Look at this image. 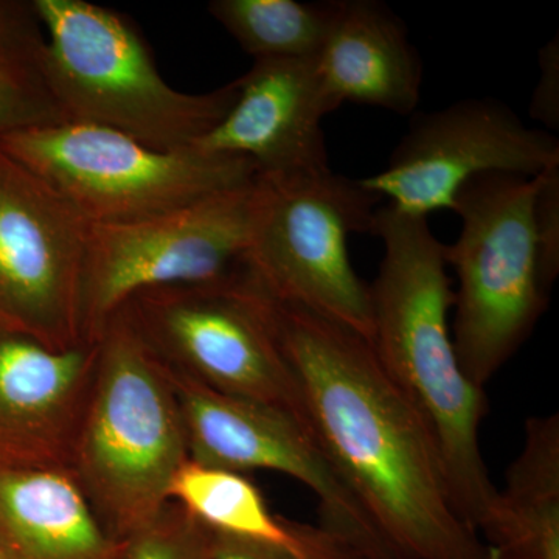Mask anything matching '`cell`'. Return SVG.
<instances>
[{
    "mask_svg": "<svg viewBox=\"0 0 559 559\" xmlns=\"http://www.w3.org/2000/svg\"><path fill=\"white\" fill-rule=\"evenodd\" d=\"M271 311L312 436L390 559H495L459 516L432 436L370 342L304 308L271 299Z\"/></svg>",
    "mask_w": 559,
    "mask_h": 559,
    "instance_id": "6da1fadb",
    "label": "cell"
},
{
    "mask_svg": "<svg viewBox=\"0 0 559 559\" xmlns=\"http://www.w3.org/2000/svg\"><path fill=\"white\" fill-rule=\"evenodd\" d=\"M370 234L384 242L370 285L371 349L432 436L459 516L479 533L498 495L480 450L488 406L484 389L463 373L452 344L448 312L454 290L444 245L428 219L389 204L374 212Z\"/></svg>",
    "mask_w": 559,
    "mask_h": 559,
    "instance_id": "7a4b0ae2",
    "label": "cell"
},
{
    "mask_svg": "<svg viewBox=\"0 0 559 559\" xmlns=\"http://www.w3.org/2000/svg\"><path fill=\"white\" fill-rule=\"evenodd\" d=\"M189 460L167 367L117 311L98 337L69 471L103 527L128 543L171 502L173 479Z\"/></svg>",
    "mask_w": 559,
    "mask_h": 559,
    "instance_id": "3957f363",
    "label": "cell"
},
{
    "mask_svg": "<svg viewBox=\"0 0 559 559\" xmlns=\"http://www.w3.org/2000/svg\"><path fill=\"white\" fill-rule=\"evenodd\" d=\"M44 73L66 121L97 124L160 151L191 148L237 100L235 81L186 94L162 79L148 43L120 11L86 0H32Z\"/></svg>",
    "mask_w": 559,
    "mask_h": 559,
    "instance_id": "277c9868",
    "label": "cell"
},
{
    "mask_svg": "<svg viewBox=\"0 0 559 559\" xmlns=\"http://www.w3.org/2000/svg\"><path fill=\"white\" fill-rule=\"evenodd\" d=\"M539 182L540 176L489 173L459 193L462 231L454 245H444V260L459 280L451 336L463 373L481 389L549 305L533 229Z\"/></svg>",
    "mask_w": 559,
    "mask_h": 559,
    "instance_id": "5b68a950",
    "label": "cell"
},
{
    "mask_svg": "<svg viewBox=\"0 0 559 559\" xmlns=\"http://www.w3.org/2000/svg\"><path fill=\"white\" fill-rule=\"evenodd\" d=\"M381 198L333 171L257 175L250 277L272 300L304 308L370 342V285L348 253L370 234Z\"/></svg>",
    "mask_w": 559,
    "mask_h": 559,
    "instance_id": "8992f818",
    "label": "cell"
},
{
    "mask_svg": "<svg viewBox=\"0 0 559 559\" xmlns=\"http://www.w3.org/2000/svg\"><path fill=\"white\" fill-rule=\"evenodd\" d=\"M0 148L46 180L91 224L150 218L259 175L245 157L154 150L119 131L76 121L7 132Z\"/></svg>",
    "mask_w": 559,
    "mask_h": 559,
    "instance_id": "52a82bcc",
    "label": "cell"
},
{
    "mask_svg": "<svg viewBox=\"0 0 559 559\" xmlns=\"http://www.w3.org/2000/svg\"><path fill=\"white\" fill-rule=\"evenodd\" d=\"M119 311L168 369L216 392L288 412L310 428L275 336L271 297L250 274L145 289Z\"/></svg>",
    "mask_w": 559,
    "mask_h": 559,
    "instance_id": "ba28073f",
    "label": "cell"
},
{
    "mask_svg": "<svg viewBox=\"0 0 559 559\" xmlns=\"http://www.w3.org/2000/svg\"><path fill=\"white\" fill-rule=\"evenodd\" d=\"M255 179L150 218L91 224L84 341L97 342L108 320L142 290L249 275Z\"/></svg>",
    "mask_w": 559,
    "mask_h": 559,
    "instance_id": "9c48e42d",
    "label": "cell"
},
{
    "mask_svg": "<svg viewBox=\"0 0 559 559\" xmlns=\"http://www.w3.org/2000/svg\"><path fill=\"white\" fill-rule=\"evenodd\" d=\"M91 223L0 148V325L47 347L90 344L83 285Z\"/></svg>",
    "mask_w": 559,
    "mask_h": 559,
    "instance_id": "30bf717a",
    "label": "cell"
},
{
    "mask_svg": "<svg viewBox=\"0 0 559 559\" xmlns=\"http://www.w3.org/2000/svg\"><path fill=\"white\" fill-rule=\"evenodd\" d=\"M554 167L558 139L530 130L503 103L473 98L415 116L388 167L359 182L404 215L428 219L455 212L460 191L481 175L536 178Z\"/></svg>",
    "mask_w": 559,
    "mask_h": 559,
    "instance_id": "8fae6325",
    "label": "cell"
},
{
    "mask_svg": "<svg viewBox=\"0 0 559 559\" xmlns=\"http://www.w3.org/2000/svg\"><path fill=\"white\" fill-rule=\"evenodd\" d=\"M167 370L182 412L190 460L241 474L259 469L286 474L314 492L319 522L390 559L359 500L337 476L305 423L288 412L216 392Z\"/></svg>",
    "mask_w": 559,
    "mask_h": 559,
    "instance_id": "7c38bea8",
    "label": "cell"
},
{
    "mask_svg": "<svg viewBox=\"0 0 559 559\" xmlns=\"http://www.w3.org/2000/svg\"><path fill=\"white\" fill-rule=\"evenodd\" d=\"M97 358L0 325V471H69Z\"/></svg>",
    "mask_w": 559,
    "mask_h": 559,
    "instance_id": "4fadbf2b",
    "label": "cell"
},
{
    "mask_svg": "<svg viewBox=\"0 0 559 559\" xmlns=\"http://www.w3.org/2000/svg\"><path fill=\"white\" fill-rule=\"evenodd\" d=\"M237 100L191 148L249 159L259 175L331 170L316 60H255L235 80Z\"/></svg>",
    "mask_w": 559,
    "mask_h": 559,
    "instance_id": "5bb4252c",
    "label": "cell"
},
{
    "mask_svg": "<svg viewBox=\"0 0 559 559\" xmlns=\"http://www.w3.org/2000/svg\"><path fill=\"white\" fill-rule=\"evenodd\" d=\"M316 70L331 112L342 103L400 116L417 109L421 60L404 22L377 0H341Z\"/></svg>",
    "mask_w": 559,
    "mask_h": 559,
    "instance_id": "9a60e30c",
    "label": "cell"
},
{
    "mask_svg": "<svg viewBox=\"0 0 559 559\" xmlns=\"http://www.w3.org/2000/svg\"><path fill=\"white\" fill-rule=\"evenodd\" d=\"M0 547L10 559H124L68 469L0 471Z\"/></svg>",
    "mask_w": 559,
    "mask_h": 559,
    "instance_id": "2e32d148",
    "label": "cell"
},
{
    "mask_svg": "<svg viewBox=\"0 0 559 559\" xmlns=\"http://www.w3.org/2000/svg\"><path fill=\"white\" fill-rule=\"evenodd\" d=\"M495 559H559V418L525 423L521 454L479 535Z\"/></svg>",
    "mask_w": 559,
    "mask_h": 559,
    "instance_id": "e0dca14e",
    "label": "cell"
},
{
    "mask_svg": "<svg viewBox=\"0 0 559 559\" xmlns=\"http://www.w3.org/2000/svg\"><path fill=\"white\" fill-rule=\"evenodd\" d=\"M341 0H212L207 10L255 60H316Z\"/></svg>",
    "mask_w": 559,
    "mask_h": 559,
    "instance_id": "ac0fdd59",
    "label": "cell"
},
{
    "mask_svg": "<svg viewBox=\"0 0 559 559\" xmlns=\"http://www.w3.org/2000/svg\"><path fill=\"white\" fill-rule=\"evenodd\" d=\"M44 44L32 0H0V135L66 121L44 73Z\"/></svg>",
    "mask_w": 559,
    "mask_h": 559,
    "instance_id": "d6986e66",
    "label": "cell"
},
{
    "mask_svg": "<svg viewBox=\"0 0 559 559\" xmlns=\"http://www.w3.org/2000/svg\"><path fill=\"white\" fill-rule=\"evenodd\" d=\"M171 502L209 528L241 538L286 543L297 522L275 516L259 488L245 474L189 460L173 479Z\"/></svg>",
    "mask_w": 559,
    "mask_h": 559,
    "instance_id": "ffe728a7",
    "label": "cell"
},
{
    "mask_svg": "<svg viewBox=\"0 0 559 559\" xmlns=\"http://www.w3.org/2000/svg\"><path fill=\"white\" fill-rule=\"evenodd\" d=\"M213 559H385L377 550L330 525L299 524L286 543L215 532Z\"/></svg>",
    "mask_w": 559,
    "mask_h": 559,
    "instance_id": "44dd1931",
    "label": "cell"
},
{
    "mask_svg": "<svg viewBox=\"0 0 559 559\" xmlns=\"http://www.w3.org/2000/svg\"><path fill=\"white\" fill-rule=\"evenodd\" d=\"M215 530L176 502L127 543L124 559H213Z\"/></svg>",
    "mask_w": 559,
    "mask_h": 559,
    "instance_id": "7402d4cb",
    "label": "cell"
},
{
    "mask_svg": "<svg viewBox=\"0 0 559 559\" xmlns=\"http://www.w3.org/2000/svg\"><path fill=\"white\" fill-rule=\"evenodd\" d=\"M533 229L540 272L551 288L559 272V167L540 175L533 205Z\"/></svg>",
    "mask_w": 559,
    "mask_h": 559,
    "instance_id": "603a6c76",
    "label": "cell"
},
{
    "mask_svg": "<svg viewBox=\"0 0 559 559\" xmlns=\"http://www.w3.org/2000/svg\"><path fill=\"white\" fill-rule=\"evenodd\" d=\"M539 81L530 114L550 130L559 128V40L558 35L539 50Z\"/></svg>",
    "mask_w": 559,
    "mask_h": 559,
    "instance_id": "cb8c5ba5",
    "label": "cell"
},
{
    "mask_svg": "<svg viewBox=\"0 0 559 559\" xmlns=\"http://www.w3.org/2000/svg\"><path fill=\"white\" fill-rule=\"evenodd\" d=\"M0 559H10L9 557H7L5 551L2 550V547H0Z\"/></svg>",
    "mask_w": 559,
    "mask_h": 559,
    "instance_id": "d4e9b609",
    "label": "cell"
}]
</instances>
